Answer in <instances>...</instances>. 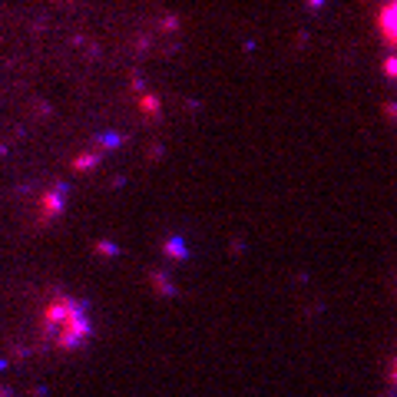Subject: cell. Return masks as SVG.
I'll return each mask as SVG.
<instances>
[{"label": "cell", "mask_w": 397, "mask_h": 397, "mask_svg": "<svg viewBox=\"0 0 397 397\" xmlns=\"http://www.w3.org/2000/svg\"><path fill=\"white\" fill-rule=\"evenodd\" d=\"M47 328L56 334V341L63 344V348L76 344L86 334V322H83L80 305H73V301H66V298L54 301V305L47 308Z\"/></svg>", "instance_id": "cell-1"}, {"label": "cell", "mask_w": 397, "mask_h": 397, "mask_svg": "<svg viewBox=\"0 0 397 397\" xmlns=\"http://www.w3.org/2000/svg\"><path fill=\"white\" fill-rule=\"evenodd\" d=\"M377 27H381V33H384V40L391 43V47H397V0L384 4V11H381V20H377Z\"/></svg>", "instance_id": "cell-2"}, {"label": "cell", "mask_w": 397, "mask_h": 397, "mask_svg": "<svg viewBox=\"0 0 397 397\" xmlns=\"http://www.w3.org/2000/svg\"><path fill=\"white\" fill-rule=\"evenodd\" d=\"M384 73L387 76H397V56H391V60L384 63Z\"/></svg>", "instance_id": "cell-3"}, {"label": "cell", "mask_w": 397, "mask_h": 397, "mask_svg": "<svg viewBox=\"0 0 397 397\" xmlns=\"http://www.w3.org/2000/svg\"><path fill=\"white\" fill-rule=\"evenodd\" d=\"M384 113H387V116H397V106H394V103H387Z\"/></svg>", "instance_id": "cell-4"}]
</instances>
